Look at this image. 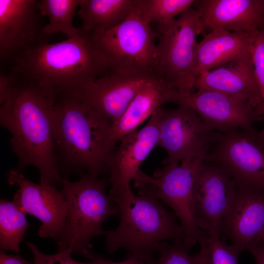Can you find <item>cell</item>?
Returning <instances> with one entry per match:
<instances>
[{
    "label": "cell",
    "instance_id": "24",
    "mask_svg": "<svg viewBox=\"0 0 264 264\" xmlns=\"http://www.w3.org/2000/svg\"><path fill=\"white\" fill-rule=\"evenodd\" d=\"M23 213L12 201L0 200V247L17 253L29 223Z\"/></svg>",
    "mask_w": 264,
    "mask_h": 264
},
{
    "label": "cell",
    "instance_id": "32",
    "mask_svg": "<svg viewBox=\"0 0 264 264\" xmlns=\"http://www.w3.org/2000/svg\"><path fill=\"white\" fill-rule=\"evenodd\" d=\"M255 259L256 264H264V242L250 251Z\"/></svg>",
    "mask_w": 264,
    "mask_h": 264
},
{
    "label": "cell",
    "instance_id": "22",
    "mask_svg": "<svg viewBox=\"0 0 264 264\" xmlns=\"http://www.w3.org/2000/svg\"><path fill=\"white\" fill-rule=\"evenodd\" d=\"M136 0H80L78 14L81 28L90 33L109 30L123 21L132 12Z\"/></svg>",
    "mask_w": 264,
    "mask_h": 264
},
{
    "label": "cell",
    "instance_id": "29",
    "mask_svg": "<svg viewBox=\"0 0 264 264\" xmlns=\"http://www.w3.org/2000/svg\"><path fill=\"white\" fill-rule=\"evenodd\" d=\"M250 52L256 78L264 103V29L255 33Z\"/></svg>",
    "mask_w": 264,
    "mask_h": 264
},
{
    "label": "cell",
    "instance_id": "9",
    "mask_svg": "<svg viewBox=\"0 0 264 264\" xmlns=\"http://www.w3.org/2000/svg\"><path fill=\"white\" fill-rule=\"evenodd\" d=\"M220 133L207 126L188 106L164 110L159 127L158 145L166 151L165 165H177L195 157L204 158Z\"/></svg>",
    "mask_w": 264,
    "mask_h": 264
},
{
    "label": "cell",
    "instance_id": "23",
    "mask_svg": "<svg viewBox=\"0 0 264 264\" xmlns=\"http://www.w3.org/2000/svg\"><path fill=\"white\" fill-rule=\"evenodd\" d=\"M80 0H38V8L41 14L49 19V22L43 27L45 36L57 33L66 35L67 38L77 34L79 28H76L73 20Z\"/></svg>",
    "mask_w": 264,
    "mask_h": 264
},
{
    "label": "cell",
    "instance_id": "28",
    "mask_svg": "<svg viewBox=\"0 0 264 264\" xmlns=\"http://www.w3.org/2000/svg\"><path fill=\"white\" fill-rule=\"evenodd\" d=\"M207 235L211 264H239L240 253L231 244H225L217 234Z\"/></svg>",
    "mask_w": 264,
    "mask_h": 264
},
{
    "label": "cell",
    "instance_id": "31",
    "mask_svg": "<svg viewBox=\"0 0 264 264\" xmlns=\"http://www.w3.org/2000/svg\"><path fill=\"white\" fill-rule=\"evenodd\" d=\"M0 264H33L18 255H8L0 251Z\"/></svg>",
    "mask_w": 264,
    "mask_h": 264
},
{
    "label": "cell",
    "instance_id": "26",
    "mask_svg": "<svg viewBox=\"0 0 264 264\" xmlns=\"http://www.w3.org/2000/svg\"><path fill=\"white\" fill-rule=\"evenodd\" d=\"M200 251L191 254L190 249L183 241H164L157 247V257L154 264H211V259L207 241H200Z\"/></svg>",
    "mask_w": 264,
    "mask_h": 264
},
{
    "label": "cell",
    "instance_id": "3",
    "mask_svg": "<svg viewBox=\"0 0 264 264\" xmlns=\"http://www.w3.org/2000/svg\"><path fill=\"white\" fill-rule=\"evenodd\" d=\"M112 123L76 93L56 97L53 119L54 144L58 165L85 170L98 177L109 172L115 148L111 143Z\"/></svg>",
    "mask_w": 264,
    "mask_h": 264
},
{
    "label": "cell",
    "instance_id": "6",
    "mask_svg": "<svg viewBox=\"0 0 264 264\" xmlns=\"http://www.w3.org/2000/svg\"><path fill=\"white\" fill-rule=\"evenodd\" d=\"M92 33L105 60L108 74L129 76L158 73L156 40L160 34L143 19L136 2L121 22L106 31Z\"/></svg>",
    "mask_w": 264,
    "mask_h": 264
},
{
    "label": "cell",
    "instance_id": "12",
    "mask_svg": "<svg viewBox=\"0 0 264 264\" xmlns=\"http://www.w3.org/2000/svg\"><path fill=\"white\" fill-rule=\"evenodd\" d=\"M238 187L223 167L203 161L196 176L193 204L198 227L207 235L220 236L223 221L235 200Z\"/></svg>",
    "mask_w": 264,
    "mask_h": 264
},
{
    "label": "cell",
    "instance_id": "19",
    "mask_svg": "<svg viewBox=\"0 0 264 264\" xmlns=\"http://www.w3.org/2000/svg\"><path fill=\"white\" fill-rule=\"evenodd\" d=\"M255 32L217 30L204 34L203 38L198 43L193 64L177 89L187 93L192 91L195 81L199 75L250 52Z\"/></svg>",
    "mask_w": 264,
    "mask_h": 264
},
{
    "label": "cell",
    "instance_id": "10",
    "mask_svg": "<svg viewBox=\"0 0 264 264\" xmlns=\"http://www.w3.org/2000/svg\"><path fill=\"white\" fill-rule=\"evenodd\" d=\"M164 110L161 107L151 115L148 123L122 137L108 163L109 195L117 205L130 200L134 194L130 188L140 166L153 149L158 146L160 123Z\"/></svg>",
    "mask_w": 264,
    "mask_h": 264
},
{
    "label": "cell",
    "instance_id": "16",
    "mask_svg": "<svg viewBox=\"0 0 264 264\" xmlns=\"http://www.w3.org/2000/svg\"><path fill=\"white\" fill-rule=\"evenodd\" d=\"M198 33H253L264 29V0H197Z\"/></svg>",
    "mask_w": 264,
    "mask_h": 264
},
{
    "label": "cell",
    "instance_id": "27",
    "mask_svg": "<svg viewBox=\"0 0 264 264\" xmlns=\"http://www.w3.org/2000/svg\"><path fill=\"white\" fill-rule=\"evenodd\" d=\"M26 243L32 251L33 264H105L106 261L103 256L97 255L90 262H80L72 258V252L69 250L58 251L54 254H47L41 252L35 244L30 242Z\"/></svg>",
    "mask_w": 264,
    "mask_h": 264
},
{
    "label": "cell",
    "instance_id": "17",
    "mask_svg": "<svg viewBox=\"0 0 264 264\" xmlns=\"http://www.w3.org/2000/svg\"><path fill=\"white\" fill-rule=\"evenodd\" d=\"M160 76L155 72L129 76L107 74L87 85L76 93L113 124L142 88Z\"/></svg>",
    "mask_w": 264,
    "mask_h": 264
},
{
    "label": "cell",
    "instance_id": "13",
    "mask_svg": "<svg viewBox=\"0 0 264 264\" xmlns=\"http://www.w3.org/2000/svg\"><path fill=\"white\" fill-rule=\"evenodd\" d=\"M7 181L19 187L13 200L17 206L25 215L33 216L41 222L38 235L57 241L64 226L68 210L67 202L62 191L52 184H36L16 169L8 171Z\"/></svg>",
    "mask_w": 264,
    "mask_h": 264
},
{
    "label": "cell",
    "instance_id": "18",
    "mask_svg": "<svg viewBox=\"0 0 264 264\" xmlns=\"http://www.w3.org/2000/svg\"><path fill=\"white\" fill-rule=\"evenodd\" d=\"M223 234L240 254L264 241V192L238 188L222 226Z\"/></svg>",
    "mask_w": 264,
    "mask_h": 264
},
{
    "label": "cell",
    "instance_id": "30",
    "mask_svg": "<svg viewBox=\"0 0 264 264\" xmlns=\"http://www.w3.org/2000/svg\"><path fill=\"white\" fill-rule=\"evenodd\" d=\"M17 75L9 71L8 73L0 72V103L2 105L13 93L17 81Z\"/></svg>",
    "mask_w": 264,
    "mask_h": 264
},
{
    "label": "cell",
    "instance_id": "21",
    "mask_svg": "<svg viewBox=\"0 0 264 264\" xmlns=\"http://www.w3.org/2000/svg\"><path fill=\"white\" fill-rule=\"evenodd\" d=\"M176 88L158 77L147 83L131 102L124 113L112 124L110 137L116 147L124 136L137 129L149 116L165 103H173Z\"/></svg>",
    "mask_w": 264,
    "mask_h": 264
},
{
    "label": "cell",
    "instance_id": "2",
    "mask_svg": "<svg viewBox=\"0 0 264 264\" xmlns=\"http://www.w3.org/2000/svg\"><path fill=\"white\" fill-rule=\"evenodd\" d=\"M74 36L62 41L41 42L9 63V71L30 79L56 97L77 93L108 74L105 60L92 33L81 27Z\"/></svg>",
    "mask_w": 264,
    "mask_h": 264
},
{
    "label": "cell",
    "instance_id": "4",
    "mask_svg": "<svg viewBox=\"0 0 264 264\" xmlns=\"http://www.w3.org/2000/svg\"><path fill=\"white\" fill-rule=\"evenodd\" d=\"M139 189L137 195L118 206L119 223L115 230L106 231V250L112 254L122 249L154 264L153 254L161 242L184 241L185 234L173 212L148 191Z\"/></svg>",
    "mask_w": 264,
    "mask_h": 264
},
{
    "label": "cell",
    "instance_id": "8",
    "mask_svg": "<svg viewBox=\"0 0 264 264\" xmlns=\"http://www.w3.org/2000/svg\"><path fill=\"white\" fill-rule=\"evenodd\" d=\"M204 161L224 168L238 188L264 192V142L257 131L220 133Z\"/></svg>",
    "mask_w": 264,
    "mask_h": 264
},
{
    "label": "cell",
    "instance_id": "25",
    "mask_svg": "<svg viewBox=\"0 0 264 264\" xmlns=\"http://www.w3.org/2000/svg\"><path fill=\"white\" fill-rule=\"evenodd\" d=\"M196 0H136L143 19L148 23H156L159 34L166 31L175 17L193 6Z\"/></svg>",
    "mask_w": 264,
    "mask_h": 264
},
{
    "label": "cell",
    "instance_id": "14",
    "mask_svg": "<svg viewBox=\"0 0 264 264\" xmlns=\"http://www.w3.org/2000/svg\"><path fill=\"white\" fill-rule=\"evenodd\" d=\"M198 35V13L193 6L160 34L157 44V72L171 87L177 88L190 69L197 51L198 43L196 38Z\"/></svg>",
    "mask_w": 264,
    "mask_h": 264
},
{
    "label": "cell",
    "instance_id": "33",
    "mask_svg": "<svg viewBox=\"0 0 264 264\" xmlns=\"http://www.w3.org/2000/svg\"><path fill=\"white\" fill-rule=\"evenodd\" d=\"M105 264H147L143 261L130 255L123 261L120 262H114L109 259L106 260Z\"/></svg>",
    "mask_w": 264,
    "mask_h": 264
},
{
    "label": "cell",
    "instance_id": "1",
    "mask_svg": "<svg viewBox=\"0 0 264 264\" xmlns=\"http://www.w3.org/2000/svg\"><path fill=\"white\" fill-rule=\"evenodd\" d=\"M15 89L0 109V125L11 133L10 144L19 170L35 167L40 182L62 186L54 144L56 96L34 81L17 74Z\"/></svg>",
    "mask_w": 264,
    "mask_h": 264
},
{
    "label": "cell",
    "instance_id": "34",
    "mask_svg": "<svg viewBox=\"0 0 264 264\" xmlns=\"http://www.w3.org/2000/svg\"><path fill=\"white\" fill-rule=\"evenodd\" d=\"M258 136L264 142V128L261 132H258Z\"/></svg>",
    "mask_w": 264,
    "mask_h": 264
},
{
    "label": "cell",
    "instance_id": "15",
    "mask_svg": "<svg viewBox=\"0 0 264 264\" xmlns=\"http://www.w3.org/2000/svg\"><path fill=\"white\" fill-rule=\"evenodd\" d=\"M36 0H0V58L9 63L44 42L43 17Z\"/></svg>",
    "mask_w": 264,
    "mask_h": 264
},
{
    "label": "cell",
    "instance_id": "7",
    "mask_svg": "<svg viewBox=\"0 0 264 264\" xmlns=\"http://www.w3.org/2000/svg\"><path fill=\"white\" fill-rule=\"evenodd\" d=\"M203 161V158L195 157L180 164L165 165L153 176L140 169L133 179L135 187L145 189L172 208L183 229V242L189 249L207 235L198 225L193 204L194 182Z\"/></svg>",
    "mask_w": 264,
    "mask_h": 264
},
{
    "label": "cell",
    "instance_id": "11",
    "mask_svg": "<svg viewBox=\"0 0 264 264\" xmlns=\"http://www.w3.org/2000/svg\"><path fill=\"white\" fill-rule=\"evenodd\" d=\"M175 103L190 107L207 126L220 133L256 131L253 124L264 115L246 100L210 89L188 93L178 90Z\"/></svg>",
    "mask_w": 264,
    "mask_h": 264
},
{
    "label": "cell",
    "instance_id": "20",
    "mask_svg": "<svg viewBox=\"0 0 264 264\" xmlns=\"http://www.w3.org/2000/svg\"><path fill=\"white\" fill-rule=\"evenodd\" d=\"M194 88L220 91L242 98L264 114V103L250 52L199 75Z\"/></svg>",
    "mask_w": 264,
    "mask_h": 264
},
{
    "label": "cell",
    "instance_id": "5",
    "mask_svg": "<svg viewBox=\"0 0 264 264\" xmlns=\"http://www.w3.org/2000/svg\"><path fill=\"white\" fill-rule=\"evenodd\" d=\"M107 180L88 175L71 181L64 178L61 190L68 204L64 226L57 240L58 251L69 250L91 260L96 257L91 240L106 235L103 224L119 214L118 206L106 192Z\"/></svg>",
    "mask_w": 264,
    "mask_h": 264
},
{
    "label": "cell",
    "instance_id": "35",
    "mask_svg": "<svg viewBox=\"0 0 264 264\" xmlns=\"http://www.w3.org/2000/svg\"></svg>",
    "mask_w": 264,
    "mask_h": 264
}]
</instances>
